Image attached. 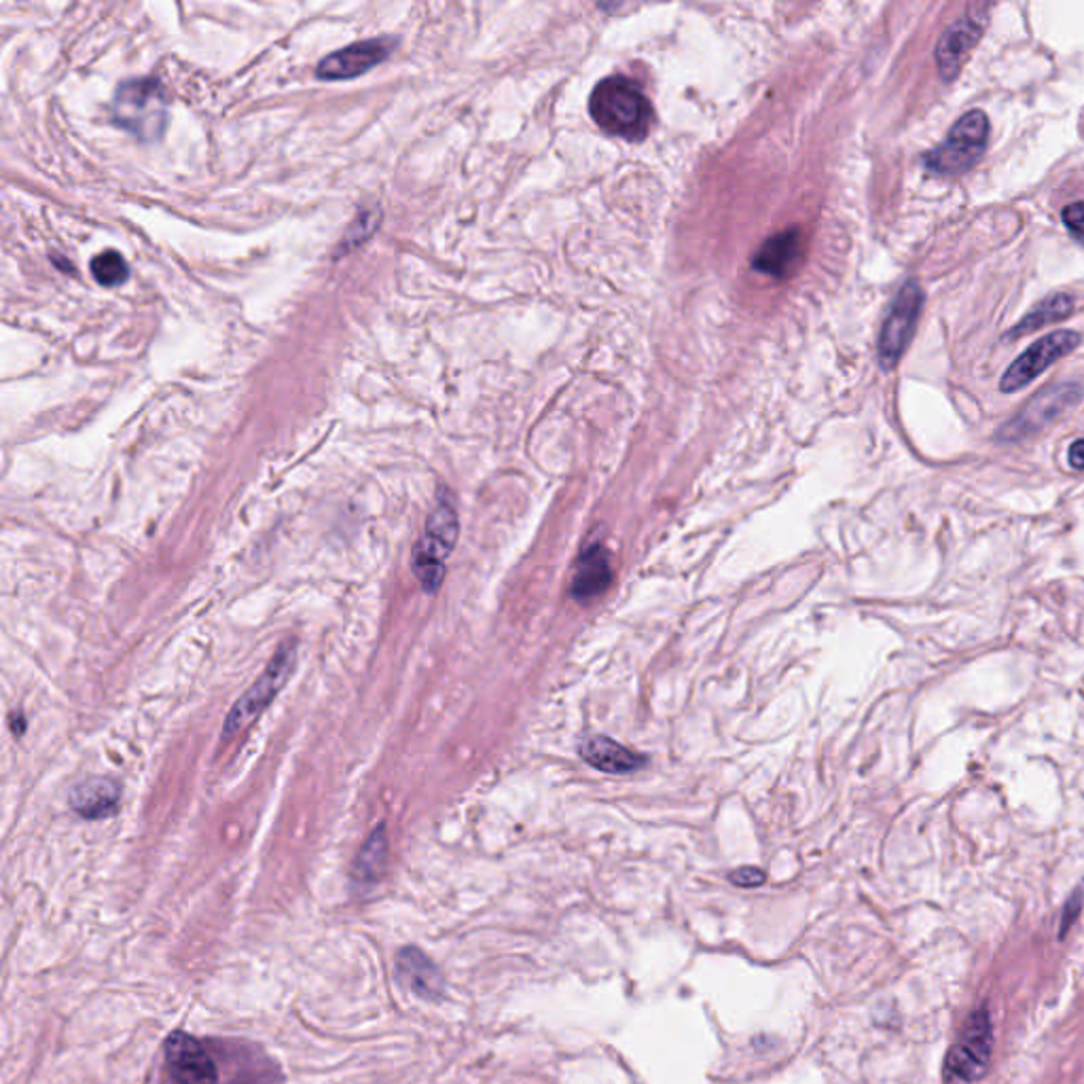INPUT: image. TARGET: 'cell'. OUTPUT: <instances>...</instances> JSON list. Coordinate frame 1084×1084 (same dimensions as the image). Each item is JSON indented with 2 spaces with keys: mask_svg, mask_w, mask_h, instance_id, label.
<instances>
[{
  "mask_svg": "<svg viewBox=\"0 0 1084 1084\" xmlns=\"http://www.w3.org/2000/svg\"><path fill=\"white\" fill-rule=\"evenodd\" d=\"M1061 219H1063L1065 228L1070 229L1072 233L1083 235L1084 238V202H1074L1065 206L1063 212H1061Z\"/></svg>",
  "mask_w": 1084,
  "mask_h": 1084,
  "instance_id": "7402d4cb",
  "label": "cell"
},
{
  "mask_svg": "<svg viewBox=\"0 0 1084 1084\" xmlns=\"http://www.w3.org/2000/svg\"><path fill=\"white\" fill-rule=\"evenodd\" d=\"M981 36H983V22L981 18H972V15L959 18L956 24L949 25L943 32L936 45V64H938V73L945 81L958 76L966 57L981 41Z\"/></svg>",
  "mask_w": 1084,
  "mask_h": 1084,
  "instance_id": "7c38bea8",
  "label": "cell"
},
{
  "mask_svg": "<svg viewBox=\"0 0 1084 1084\" xmlns=\"http://www.w3.org/2000/svg\"><path fill=\"white\" fill-rule=\"evenodd\" d=\"M612 579L614 572H612L608 549L602 543H591L589 547L582 549L577 561L570 596L580 604H589L600 596H604L608 587L612 585Z\"/></svg>",
  "mask_w": 1084,
  "mask_h": 1084,
  "instance_id": "4fadbf2b",
  "label": "cell"
},
{
  "mask_svg": "<svg viewBox=\"0 0 1084 1084\" xmlns=\"http://www.w3.org/2000/svg\"><path fill=\"white\" fill-rule=\"evenodd\" d=\"M386 829L383 824L378 827V831L371 832L369 841L362 845L360 854L354 862V877L358 882L373 883L379 877V873L386 866V854H388V841H386Z\"/></svg>",
  "mask_w": 1084,
  "mask_h": 1084,
  "instance_id": "d6986e66",
  "label": "cell"
},
{
  "mask_svg": "<svg viewBox=\"0 0 1084 1084\" xmlns=\"http://www.w3.org/2000/svg\"><path fill=\"white\" fill-rule=\"evenodd\" d=\"M729 882L733 885H737V887L750 890V887H758V885L767 882V875L760 869H757V866H741V869L733 871L732 875H729Z\"/></svg>",
  "mask_w": 1084,
  "mask_h": 1084,
  "instance_id": "44dd1931",
  "label": "cell"
},
{
  "mask_svg": "<svg viewBox=\"0 0 1084 1084\" xmlns=\"http://www.w3.org/2000/svg\"><path fill=\"white\" fill-rule=\"evenodd\" d=\"M295 665H297V642L291 640L277 649L276 655L267 663L263 674L229 709L228 720L221 733L225 741L235 739L256 723V718L270 707V704L276 699L277 693L293 676Z\"/></svg>",
  "mask_w": 1084,
  "mask_h": 1084,
  "instance_id": "3957f363",
  "label": "cell"
},
{
  "mask_svg": "<svg viewBox=\"0 0 1084 1084\" xmlns=\"http://www.w3.org/2000/svg\"><path fill=\"white\" fill-rule=\"evenodd\" d=\"M113 117L140 140L159 138L168 124V98L152 76L124 81L113 98Z\"/></svg>",
  "mask_w": 1084,
  "mask_h": 1084,
  "instance_id": "7a4b0ae2",
  "label": "cell"
},
{
  "mask_svg": "<svg viewBox=\"0 0 1084 1084\" xmlns=\"http://www.w3.org/2000/svg\"><path fill=\"white\" fill-rule=\"evenodd\" d=\"M457 513L450 501H441L430 513L424 534L413 547L411 570L420 585L434 593L445 579V564L457 543Z\"/></svg>",
  "mask_w": 1084,
  "mask_h": 1084,
  "instance_id": "277c9868",
  "label": "cell"
},
{
  "mask_svg": "<svg viewBox=\"0 0 1084 1084\" xmlns=\"http://www.w3.org/2000/svg\"><path fill=\"white\" fill-rule=\"evenodd\" d=\"M991 1044H993V1035H991L989 1014L987 1010H977L959 1032L954 1046L949 1049V1055L945 1061L947 1084H972L979 1081L987 1072Z\"/></svg>",
  "mask_w": 1084,
  "mask_h": 1084,
  "instance_id": "52a82bcc",
  "label": "cell"
},
{
  "mask_svg": "<svg viewBox=\"0 0 1084 1084\" xmlns=\"http://www.w3.org/2000/svg\"><path fill=\"white\" fill-rule=\"evenodd\" d=\"M1078 346H1081V335L1076 330H1055L1051 335H1044L1010 365L1009 371L1000 381V390L1007 394L1021 390L1038 376H1042L1053 362L1074 352Z\"/></svg>",
  "mask_w": 1084,
  "mask_h": 1084,
  "instance_id": "9c48e42d",
  "label": "cell"
},
{
  "mask_svg": "<svg viewBox=\"0 0 1084 1084\" xmlns=\"http://www.w3.org/2000/svg\"><path fill=\"white\" fill-rule=\"evenodd\" d=\"M92 276L102 286H119L129 276V265H127L124 254L117 251H104L92 259Z\"/></svg>",
  "mask_w": 1084,
  "mask_h": 1084,
  "instance_id": "ffe728a7",
  "label": "cell"
},
{
  "mask_svg": "<svg viewBox=\"0 0 1084 1084\" xmlns=\"http://www.w3.org/2000/svg\"><path fill=\"white\" fill-rule=\"evenodd\" d=\"M214 1042L200 1040L196 1035H170L166 1042V1063L170 1084H221L223 1070L219 1060V1049Z\"/></svg>",
  "mask_w": 1084,
  "mask_h": 1084,
  "instance_id": "8992f818",
  "label": "cell"
},
{
  "mask_svg": "<svg viewBox=\"0 0 1084 1084\" xmlns=\"http://www.w3.org/2000/svg\"><path fill=\"white\" fill-rule=\"evenodd\" d=\"M1067 460H1070V466L1076 469V471H1084V439H1078L1070 445V454H1067Z\"/></svg>",
  "mask_w": 1084,
  "mask_h": 1084,
  "instance_id": "603a6c76",
  "label": "cell"
},
{
  "mask_svg": "<svg viewBox=\"0 0 1084 1084\" xmlns=\"http://www.w3.org/2000/svg\"><path fill=\"white\" fill-rule=\"evenodd\" d=\"M922 305H924V291L915 280H908L907 284L898 291L883 323L882 335H880V360L883 369L896 367L898 360L903 358L917 327Z\"/></svg>",
  "mask_w": 1084,
  "mask_h": 1084,
  "instance_id": "ba28073f",
  "label": "cell"
},
{
  "mask_svg": "<svg viewBox=\"0 0 1084 1084\" xmlns=\"http://www.w3.org/2000/svg\"><path fill=\"white\" fill-rule=\"evenodd\" d=\"M397 968L404 983L409 985L418 996L436 998L441 993L443 977L434 966V961L420 949L415 947L403 949L397 958Z\"/></svg>",
  "mask_w": 1084,
  "mask_h": 1084,
  "instance_id": "e0dca14e",
  "label": "cell"
},
{
  "mask_svg": "<svg viewBox=\"0 0 1084 1084\" xmlns=\"http://www.w3.org/2000/svg\"><path fill=\"white\" fill-rule=\"evenodd\" d=\"M803 242L797 231H783L780 235L769 238L758 251L753 265L760 274L782 277L794 267L801 259Z\"/></svg>",
  "mask_w": 1084,
  "mask_h": 1084,
  "instance_id": "2e32d148",
  "label": "cell"
},
{
  "mask_svg": "<svg viewBox=\"0 0 1084 1084\" xmlns=\"http://www.w3.org/2000/svg\"><path fill=\"white\" fill-rule=\"evenodd\" d=\"M1081 397H1083V388L1076 383L1049 386L1040 394H1035L1030 404L1014 420H1010L1009 427L998 436L1007 443L1028 439L1035 432L1046 429L1049 424H1053L1061 413H1065L1072 404L1078 403Z\"/></svg>",
  "mask_w": 1084,
  "mask_h": 1084,
  "instance_id": "30bf717a",
  "label": "cell"
},
{
  "mask_svg": "<svg viewBox=\"0 0 1084 1084\" xmlns=\"http://www.w3.org/2000/svg\"><path fill=\"white\" fill-rule=\"evenodd\" d=\"M579 755L587 765L610 776H630L646 765L644 755L633 753L606 735H593L582 739Z\"/></svg>",
  "mask_w": 1084,
  "mask_h": 1084,
  "instance_id": "5bb4252c",
  "label": "cell"
},
{
  "mask_svg": "<svg viewBox=\"0 0 1084 1084\" xmlns=\"http://www.w3.org/2000/svg\"><path fill=\"white\" fill-rule=\"evenodd\" d=\"M989 119L983 110L975 108L961 115L951 127L947 140L926 155V166L936 175H959L970 170L987 147Z\"/></svg>",
  "mask_w": 1084,
  "mask_h": 1084,
  "instance_id": "5b68a950",
  "label": "cell"
},
{
  "mask_svg": "<svg viewBox=\"0 0 1084 1084\" xmlns=\"http://www.w3.org/2000/svg\"><path fill=\"white\" fill-rule=\"evenodd\" d=\"M71 808L85 820H104L117 813L122 788L110 778H90L76 783L71 792Z\"/></svg>",
  "mask_w": 1084,
  "mask_h": 1084,
  "instance_id": "9a60e30c",
  "label": "cell"
},
{
  "mask_svg": "<svg viewBox=\"0 0 1084 1084\" xmlns=\"http://www.w3.org/2000/svg\"><path fill=\"white\" fill-rule=\"evenodd\" d=\"M1072 312H1074V299L1065 293H1057V295L1046 297L1044 302L1038 303L1030 314H1025L1021 318V323H1017V327L1010 328L1007 337L1009 339L1021 337V335H1028L1038 328L1046 327L1049 323H1060V320H1065Z\"/></svg>",
  "mask_w": 1084,
  "mask_h": 1084,
  "instance_id": "ac0fdd59",
  "label": "cell"
},
{
  "mask_svg": "<svg viewBox=\"0 0 1084 1084\" xmlns=\"http://www.w3.org/2000/svg\"><path fill=\"white\" fill-rule=\"evenodd\" d=\"M392 45L394 43L388 36L358 41V43H352L344 50L327 55L318 64L316 75L325 78V81H344V78L365 75L390 55Z\"/></svg>",
  "mask_w": 1084,
  "mask_h": 1084,
  "instance_id": "8fae6325",
  "label": "cell"
},
{
  "mask_svg": "<svg viewBox=\"0 0 1084 1084\" xmlns=\"http://www.w3.org/2000/svg\"><path fill=\"white\" fill-rule=\"evenodd\" d=\"M589 110L606 134L623 140H642L653 126L651 102L642 87L625 75L602 78L589 98Z\"/></svg>",
  "mask_w": 1084,
  "mask_h": 1084,
  "instance_id": "6da1fadb",
  "label": "cell"
}]
</instances>
